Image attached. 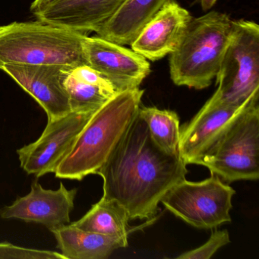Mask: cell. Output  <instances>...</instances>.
Here are the masks:
<instances>
[{"label":"cell","instance_id":"1","mask_svg":"<svg viewBox=\"0 0 259 259\" xmlns=\"http://www.w3.org/2000/svg\"><path fill=\"white\" fill-rule=\"evenodd\" d=\"M186 166L179 152H167L154 142L138 112L97 174L104 182L102 197L117 201L130 221H151L163 197L186 179Z\"/></svg>","mask_w":259,"mask_h":259},{"label":"cell","instance_id":"21","mask_svg":"<svg viewBox=\"0 0 259 259\" xmlns=\"http://www.w3.org/2000/svg\"><path fill=\"white\" fill-rule=\"evenodd\" d=\"M230 235L227 230H215L210 239L204 245L177 256L179 259L210 258L220 248L230 242Z\"/></svg>","mask_w":259,"mask_h":259},{"label":"cell","instance_id":"20","mask_svg":"<svg viewBox=\"0 0 259 259\" xmlns=\"http://www.w3.org/2000/svg\"><path fill=\"white\" fill-rule=\"evenodd\" d=\"M0 258L66 259V257L57 251L25 248L4 242H0Z\"/></svg>","mask_w":259,"mask_h":259},{"label":"cell","instance_id":"18","mask_svg":"<svg viewBox=\"0 0 259 259\" xmlns=\"http://www.w3.org/2000/svg\"><path fill=\"white\" fill-rule=\"evenodd\" d=\"M139 114L146 122L154 142L169 153L179 152L180 119L174 111L157 107H139Z\"/></svg>","mask_w":259,"mask_h":259},{"label":"cell","instance_id":"9","mask_svg":"<svg viewBox=\"0 0 259 259\" xmlns=\"http://www.w3.org/2000/svg\"><path fill=\"white\" fill-rule=\"evenodd\" d=\"M95 112L71 111L48 125L37 141L17 150L20 166L37 178L55 172Z\"/></svg>","mask_w":259,"mask_h":259},{"label":"cell","instance_id":"7","mask_svg":"<svg viewBox=\"0 0 259 259\" xmlns=\"http://www.w3.org/2000/svg\"><path fill=\"white\" fill-rule=\"evenodd\" d=\"M236 191L211 172L201 182L186 179L172 186L160 203L177 218L192 227L213 229L231 222L230 212Z\"/></svg>","mask_w":259,"mask_h":259},{"label":"cell","instance_id":"11","mask_svg":"<svg viewBox=\"0 0 259 259\" xmlns=\"http://www.w3.org/2000/svg\"><path fill=\"white\" fill-rule=\"evenodd\" d=\"M69 66L60 65L4 64L0 69L29 94L46 112L48 122L71 112L63 84Z\"/></svg>","mask_w":259,"mask_h":259},{"label":"cell","instance_id":"17","mask_svg":"<svg viewBox=\"0 0 259 259\" xmlns=\"http://www.w3.org/2000/svg\"><path fill=\"white\" fill-rule=\"evenodd\" d=\"M130 221L126 210L117 201L102 197L81 219L72 224L86 231L116 238L126 248L131 232Z\"/></svg>","mask_w":259,"mask_h":259},{"label":"cell","instance_id":"10","mask_svg":"<svg viewBox=\"0 0 259 259\" xmlns=\"http://www.w3.org/2000/svg\"><path fill=\"white\" fill-rule=\"evenodd\" d=\"M81 45L86 64L104 75L119 92L139 88L151 73L148 60L123 45L87 34Z\"/></svg>","mask_w":259,"mask_h":259},{"label":"cell","instance_id":"15","mask_svg":"<svg viewBox=\"0 0 259 259\" xmlns=\"http://www.w3.org/2000/svg\"><path fill=\"white\" fill-rule=\"evenodd\" d=\"M169 1L125 0L117 12L95 32L109 41L130 45L144 26Z\"/></svg>","mask_w":259,"mask_h":259},{"label":"cell","instance_id":"19","mask_svg":"<svg viewBox=\"0 0 259 259\" xmlns=\"http://www.w3.org/2000/svg\"><path fill=\"white\" fill-rule=\"evenodd\" d=\"M69 69L63 80V84L69 95L71 111H97L119 93L111 89L78 81L70 75Z\"/></svg>","mask_w":259,"mask_h":259},{"label":"cell","instance_id":"5","mask_svg":"<svg viewBox=\"0 0 259 259\" xmlns=\"http://www.w3.org/2000/svg\"><path fill=\"white\" fill-rule=\"evenodd\" d=\"M259 97L197 162L224 183L259 177Z\"/></svg>","mask_w":259,"mask_h":259},{"label":"cell","instance_id":"8","mask_svg":"<svg viewBox=\"0 0 259 259\" xmlns=\"http://www.w3.org/2000/svg\"><path fill=\"white\" fill-rule=\"evenodd\" d=\"M257 97L259 89L242 105L233 106L221 101L215 92L198 113L180 128L179 154L183 162L196 164Z\"/></svg>","mask_w":259,"mask_h":259},{"label":"cell","instance_id":"14","mask_svg":"<svg viewBox=\"0 0 259 259\" xmlns=\"http://www.w3.org/2000/svg\"><path fill=\"white\" fill-rule=\"evenodd\" d=\"M124 2L125 0H51L33 14L45 23L86 34L104 25Z\"/></svg>","mask_w":259,"mask_h":259},{"label":"cell","instance_id":"24","mask_svg":"<svg viewBox=\"0 0 259 259\" xmlns=\"http://www.w3.org/2000/svg\"><path fill=\"white\" fill-rule=\"evenodd\" d=\"M51 0H34L33 4L31 6V10L32 13L37 11L39 9L45 7L47 4H49Z\"/></svg>","mask_w":259,"mask_h":259},{"label":"cell","instance_id":"3","mask_svg":"<svg viewBox=\"0 0 259 259\" xmlns=\"http://www.w3.org/2000/svg\"><path fill=\"white\" fill-rule=\"evenodd\" d=\"M225 13L192 18L178 48L169 54V73L177 86L201 90L216 78L233 30Z\"/></svg>","mask_w":259,"mask_h":259},{"label":"cell","instance_id":"22","mask_svg":"<svg viewBox=\"0 0 259 259\" xmlns=\"http://www.w3.org/2000/svg\"><path fill=\"white\" fill-rule=\"evenodd\" d=\"M69 73L78 81L105 88V89H111V90L119 92L113 86V84L104 75H101L99 72L95 70L86 63L71 68L69 69Z\"/></svg>","mask_w":259,"mask_h":259},{"label":"cell","instance_id":"4","mask_svg":"<svg viewBox=\"0 0 259 259\" xmlns=\"http://www.w3.org/2000/svg\"><path fill=\"white\" fill-rule=\"evenodd\" d=\"M85 34L40 20L2 25L0 66L60 65L75 67L84 64L86 62L81 42Z\"/></svg>","mask_w":259,"mask_h":259},{"label":"cell","instance_id":"2","mask_svg":"<svg viewBox=\"0 0 259 259\" xmlns=\"http://www.w3.org/2000/svg\"><path fill=\"white\" fill-rule=\"evenodd\" d=\"M144 92L139 88L119 92L95 111L60 162L56 177L81 181L97 174L137 115Z\"/></svg>","mask_w":259,"mask_h":259},{"label":"cell","instance_id":"13","mask_svg":"<svg viewBox=\"0 0 259 259\" xmlns=\"http://www.w3.org/2000/svg\"><path fill=\"white\" fill-rule=\"evenodd\" d=\"M192 19L188 10L171 0L141 30L130 45L132 50L153 62L169 55L178 48Z\"/></svg>","mask_w":259,"mask_h":259},{"label":"cell","instance_id":"6","mask_svg":"<svg viewBox=\"0 0 259 259\" xmlns=\"http://www.w3.org/2000/svg\"><path fill=\"white\" fill-rule=\"evenodd\" d=\"M221 101L241 106L259 89V25L233 21V30L216 76Z\"/></svg>","mask_w":259,"mask_h":259},{"label":"cell","instance_id":"16","mask_svg":"<svg viewBox=\"0 0 259 259\" xmlns=\"http://www.w3.org/2000/svg\"><path fill=\"white\" fill-rule=\"evenodd\" d=\"M57 248L66 259H106L124 248L120 240L107 235L86 231L72 224L51 230Z\"/></svg>","mask_w":259,"mask_h":259},{"label":"cell","instance_id":"12","mask_svg":"<svg viewBox=\"0 0 259 259\" xmlns=\"http://www.w3.org/2000/svg\"><path fill=\"white\" fill-rule=\"evenodd\" d=\"M77 191L66 189L62 182L57 190H48L35 182L28 195L19 197L11 205L3 207L0 216L4 219L42 224L51 231L70 223Z\"/></svg>","mask_w":259,"mask_h":259},{"label":"cell","instance_id":"23","mask_svg":"<svg viewBox=\"0 0 259 259\" xmlns=\"http://www.w3.org/2000/svg\"><path fill=\"white\" fill-rule=\"evenodd\" d=\"M218 0H199L203 11H208L216 4Z\"/></svg>","mask_w":259,"mask_h":259}]
</instances>
